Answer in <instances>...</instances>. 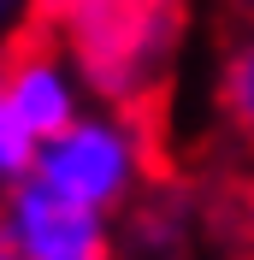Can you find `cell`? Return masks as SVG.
I'll use <instances>...</instances> for the list:
<instances>
[{"mask_svg":"<svg viewBox=\"0 0 254 260\" xmlns=\"http://www.w3.org/2000/svg\"><path fill=\"white\" fill-rule=\"evenodd\" d=\"M36 178L71 201L124 219L154 183V136L130 101H89L65 130L42 142Z\"/></svg>","mask_w":254,"mask_h":260,"instance_id":"obj_1","label":"cell"},{"mask_svg":"<svg viewBox=\"0 0 254 260\" xmlns=\"http://www.w3.org/2000/svg\"><path fill=\"white\" fill-rule=\"evenodd\" d=\"M48 6H59V12H71V6H95V0H48Z\"/></svg>","mask_w":254,"mask_h":260,"instance_id":"obj_11","label":"cell"},{"mask_svg":"<svg viewBox=\"0 0 254 260\" xmlns=\"http://www.w3.org/2000/svg\"><path fill=\"white\" fill-rule=\"evenodd\" d=\"M0 237L24 260H118V219L42 178L0 189Z\"/></svg>","mask_w":254,"mask_h":260,"instance_id":"obj_3","label":"cell"},{"mask_svg":"<svg viewBox=\"0 0 254 260\" xmlns=\"http://www.w3.org/2000/svg\"><path fill=\"white\" fill-rule=\"evenodd\" d=\"M177 42V0H95L65 12V48L101 101H136L166 71Z\"/></svg>","mask_w":254,"mask_h":260,"instance_id":"obj_2","label":"cell"},{"mask_svg":"<svg viewBox=\"0 0 254 260\" xmlns=\"http://www.w3.org/2000/svg\"><path fill=\"white\" fill-rule=\"evenodd\" d=\"M242 237H248V248H254V189L242 195Z\"/></svg>","mask_w":254,"mask_h":260,"instance_id":"obj_9","label":"cell"},{"mask_svg":"<svg viewBox=\"0 0 254 260\" xmlns=\"http://www.w3.org/2000/svg\"><path fill=\"white\" fill-rule=\"evenodd\" d=\"M0 260H24V254H18V248L6 243V237H0Z\"/></svg>","mask_w":254,"mask_h":260,"instance_id":"obj_12","label":"cell"},{"mask_svg":"<svg viewBox=\"0 0 254 260\" xmlns=\"http://www.w3.org/2000/svg\"><path fill=\"white\" fill-rule=\"evenodd\" d=\"M0 95L12 101L18 113L30 118L48 142L53 130H65L71 118L89 107V77L71 48H53V42H18L6 59H0Z\"/></svg>","mask_w":254,"mask_h":260,"instance_id":"obj_4","label":"cell"},{"mask_svg":"<svg viewBox=\"0 0 254 260\" xmlns=\"http://www.w3.org/2000/svg\"><path fill=\"white\" fill-rule=\"evenodd\" d=\"M124 219H130V254L136 260H172L189 237V207L172 195H142Z\"/></svg>","mask_w":254,"mask_h":260,"instance_id":"obj_6","label":"cell"},{"mask_svg":"<svg viewBox=\"0 0 254 260\" xmlns=\"http://www.w3.org/2000/svg\"><path fill=\"white\" fill-rule=\"evenodd\" d=\"M48 0H0V48H12V42H24V30H30V18L42 12Z\"/></svg>","mask_w":254,"mask_h":260,"instance_id":"obj_8","label":"cell"},{"mask_svg":"<svg viewBox=\"0 0 254 260\" xmlns=\"http://www.w3.org/2000/svg\"><path fill=\"white\" fill-rule=\"evenodd\" d=\"M36 160H42V130L0 95V189L36 178Z\"/></svg>","mask_w":254,"mask_h":260,"instance_id":"obj_7","label":"cell"},{"mask_svg":"<svg viewBox=\"0 0 254 260\" xmlns=\"http://www.w3.org/2000/svg\"><path fill=\"white\" fill-rule=\"evenodd\" d=\"M237 18H242V24L254 30V0H237Z\"/></svg>","mask_w":254,"mask_h":260,"instance_id":"obj_10","label":"cell"},{"mask_svg":"<svg viewBox=\"0 0 254 260\" xmlns=\"http://www.w3.org/2000/svg\"><path fill=\"white\" fill-rule=\"evenodd\" d=\"M213 101H219V118L231 124V136H242V142L254 148V30H242L237 42L219 53Z\"/></svg>","mask_w":254,"mask_h":260,"instance_id":"obj_5","label":"cell"}]
</instances>
